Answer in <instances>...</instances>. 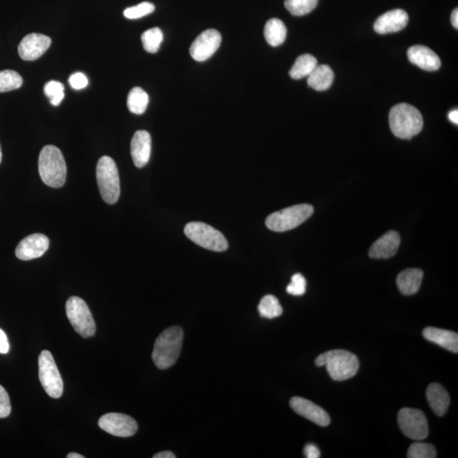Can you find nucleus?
<instances>
[{"instance_id":"f257e3e1","label":"nucleus","mask_w":458,"mask_h":458,"mask_svg":"<svg viewBox=\"0 0 458 458\" xmlns=\"http://www.w3.org/2000/svg\"><path fill=\"white\" fill-rule=\"evenodd\" d=\"M183 331L179 326L167 328L156 339L152 359L159 369H167L177 362L180 356Z\"/></svg>"},{"instance_id":"f03ea898","label":"nucleus","mask_w":458,"mask_h":458,"mask_svg":"<svg viewBox=\"0 0 458 458\" xmlns=\"http://www.w3.org/2000/svg\"><path fill=\"white\" fill-rule=\"evenodd\" d=\"M315 364L318 366H325L332 380L344 381L351 379L358 372V358L356 355L344 350L327 351L319 355Z\"/></svg>"},{"instance_id":"7ed1b4c3","label":"nucleus","mask_w":458,"mask_h":458,"mask_svg":"<svg viewBox=\"0 0 458 458\" xmlns=\"http://www.w3.org/2000/svg\"><path fill=\"white\" fill-rule=\"evenodd\" d=\"M38 171L46 185L51 188H60L67 179V164L60 149L53 145H46L38 158Z\"/></svg>"},{"instance_id":"20e7f679","label":"nucleus","mask_w":458,"mask_h":458,"mask_svg":"<svg viewBox=\"0 0 458 458\" xmlns=\"http://www.w3.org/2000/svg\"><path fill=\"white\" fill-rule=\"evenodd\" d=\"M389 121L393 135L402 139H411L418 135L423 127L421 112L414 106L405 103L393 107Z\"/></svg>"},{"instance_id":"39448f33","label":"nucleus","mask_w":458,"mask_h":458,"mask_svg":"<svg viewBox=\"0 0 458 458\" xmlns=\"http://www.w3.org/2000/svg\"><path fill=\"white\" fill-rule=\"evenodd\" d=\"M96 178L103 200L109 205L116 204L121 194L120 178L117 164L110 156L99 160Z\"/></svg>"},{"instance_id":"423d86ee","label":"nucleus","mask_w":458,"mask_h":458,"mask_svg":"<svg viewBox=\"0 0 458 458\" xmlns=\"http://www.w3.org/2000/svg\"><path fill=\"white\" fill-rule=\"evenodd\" d=\"M313 212V206L309 204L290 206L271 214L266 219V225L270 230L275 232L291 230L307 221Z\"/></svg>"},{"instance_id":"0eeeda50","label":"nucleus","mask_w":458,"mask_h":458,"mask_svg":"<svg viewBox=\"0 0 458 458\" xmlns=\"http://www.w3.org/2000/svg\"><path fill=\"white\" fill-rule=\"evenodd\" d=\"M185 234L191 241L206 250L221 252L226 251L228 247L227 239L220 231L201 221L187 224Z\"/></svg>"},{"instance_id":"6e6552de","label":"nucleus","mask_w":458,"mask_h":458,"mask_svg":"<svg viewBox=\"0 0 458 458\" xmlns=\"http://www.w3.org/2000/svg\"><path fill=\"white\" fill-rule=\"evenodd\" d=\"M67 316L76 333L83 338L93 337L96 332V325L89 307L81 298L71 296L66 305Z\"/></svg>"},{"instance_id":"1a4fd4ad","label":"nucleus","mask_w":458,"mask_h":458,"mask_svg":"<svg viewBox=\"0 0 458 458\" xmlns=\"http://www.w3.org/2000/svg\"><path fill=\"white\" fill-rule=\"evenodd\" d=\"M38 373L42 387L46 393L52 398H60L63 394V380L49 350L42 351L38 358Z\"/></svg>"},{"instance_id":"9d476101","label":"nucleus","mask_w":458,"mask_h":458,"mask_svg":"<svg viewBox=\"0 0 458 458\" xmlns=\"http://www.w3.org/2000/svg\"><path fill=\"white\" fill-rule=\"evenodd\" d=\"M398 425L407 437L414 441L425 440L429 435V425L425 412L414 408L405 407L399 411Z\"/></svg>"},{"instance_id":"9b49d317","label":"nucleus","mask_w":458,"mask_h":458,"mask_svg":"<svg viewBox=\"0 0 458 458\" xmlns=\"http://www.w3.org/2000/svg\"><path fill=\"white\" fill-rule=\"evenodd\" d=\"M99 426L105 432L118 437H130L137 431V423L128 415L110 412L102 416Z\"/></svg>"},{"instance_id":"f8f14e48","label":"nucleus","mask_w":458,"mask_h":458,"mask_svg":"<svg viewBox=\"0 0 458 458\" xmlns=\"http://www.w3.org/2000/svg\"><path fill=\"white\" fill-rule=\"evenodd\" d=\"M221 43V36L219 31L205 30L191 44L190 56L198 62L208 60L219 49Z\"/></svg>"},{"instance_id":"ddd939ff","label":"nucleus","mask_w":458,"mask_h":458,"mask_svg":"<svg viewBox=\"0 0 458 458\" xmlns=\"http://www.w3.org/2000/svg\"><path fill=\"white\" fill-rule=\"evenodd\" d=\"M51 37L40 33H31L23 37L18 46V53L21 58L26 61H33L40 58L51 47Z\"/></svg>"},{"instance_id":"4468645a","label":"nucleus","mask_w":458,"mask_h":458,"mask_svg":"<svg viewBox=\"0 0 458 458\" xmlns=\"http://www.w3.org/2000/svg\"><path fill=\"white\" fill-rule=\"evenodd\" d=\"M290 407L297 414L310 420L321 427L330 425V417L325 410L315 403L303 397L295 396L290 400Z\"/></svg>"},{"instance_id":"2eb2a0df","label":"nucleus","mask_w":458,"mask_h":458,"mask_svg":"<svg viewBox=\"0 0 458 458\" xmlns=\"http://www.w3.org/2000/svg\"><path fill=\"white\" fill-rule=\"evenodd\" d=\"M49 247V239L47 236L41 234H34L26 237L19 243L15 249V255L22 261L40 258Z\"/></svg>"},{"instance_id":"dca6fc26","label":"nucleus","mask_w":458,"mask_h":458,"mask_svg":"<svg viewBox=\"0 0 458 458\" xmlns=\"http://www.w3.org/2000/svg\"><path fill=\"white\" fill-rule=\"evenodd\" d=\"M408 21L409 18L406 11L392 10L380 15L374 23L373 28L380 34L397 33L406 28Z\"/></svg>"},{"instance_id":"f3484780","label":"nucleus","mask_w":458,"mask_h":458,"mask_svg":"<svg viewBox=\"0 0 458 458\" xmlns=\"http://www.w3.org/2000/svg\"><path fill=\"white\" fill-rule=\"evenodd\" d=\"M400 244V237L396 231H389L372 244L369 257L374 259H388L396 254Z\"/></svg>"},{"instance_id":"a211bd4d","label":"nucleus","mask_w":458,"mask_h":458,"mask_svg":"<svg viewBox=\"0 0 458 458\" xmlns=\"http://www.w3.org/2000/svg\"><path fill=\"white\" fill-rule=\"evenodd\" d=\"M151 154V137L144 130L137 131L131 141V155L137 167L142 168L150 160Z\"/></svg>"},{"instance_id":"6ab92c4d","label":"nucleus","mask_w":458,"mask_h":458,"mask_svg":"<svg viewBox=\"0 0 458 458\" xmlns=\"http://www.w3.org/2000/svg\"><path fill=\"white\" fill-rule=\"evenodd\" d=\"M407 57L412 64L425 71H437L441 66V60L436 53L426 46H412L407 51Z\"/></svg>"},{"instance_id":"aec40b11","label":"nucleus","mask_w":458,"mask_h":458,"mask_svg":"<svg viewBox=\"0 0 458 458\" xmlns=\"http://www.w3.org/2000/svg\"><path fill=\"white\" fill-rule=\"evenodd\" d=\"M423 336L427 341L436 344L442 348L453 353H458V334L455 332L427 327L423 331Z\"/></svg>"},{"instance_id":"412c9836","label":"nucleus","mask_w":458,"mask_h":458,"mask_svg":"<svg viewBox=\"0 0 458 458\" xmlns=\"http://www.w3.org/2000/svg\"><path fill=\"white\" fill-rule=\"evenodd\" d=\"M426 397L431 409L439 417H442L448 411L450 402V396L441 384L437 383L430 384L427 388Z\"/></svg>"},{"instance_id":"4be33fe9","label":"nucleus","mask_w":458,"mask_h":458,"mask_svg":"<svg viewBox=\"0 0 458 458\" xmlns=\"http://www.w3.org/2000/svg\"><path fill=\"white\" fill-rule=\"evenodd\" d=\"M423 273L418 269L403 270L396 278V285L404 296H412L417 293L421 286Z\"/></svg>"},{"instance_id":"5701e85b","label":"nucleus","mask_w":458,"mask_h":458,"mask_svg":"<svg viewBox=\"0 0 458 458\" xmlns=\"http://www.w3.org/2000/svg\"><path fill=\"white\" fill-rule=\"evenodd\" d=\"M334 74L333 70L328 65H318L310 75L308 76V85L316 91H325L333 84Z\"/></svg>"},{"instance_id":"b1692460","label":"nucleus","mask_w":458,"mask_h":458,"mask_svg":"<svg viewBox=\"0 0 458 458\" xmlns=\"http://www.w3.org/2000/svg\"><path fill=\"white\" fill-rule=\"evenodd\" d=\"M264 36L269 44L273 47L281 45L287 36V28L280 19L273 18L266 22Z\"/></svg>"},{"instance_id":"393cba45","label":"nucleus","mask_w":458,"mask_h":458,"mask_svg":"<svg viewBox=\"0 0 458 458\" xmlns=\"http://www.w3.org/2000/svg\"><path fill=\"white\" fill-rule=\"evenodd\" d=\"M318 60L314 56L305 53V55L298 57L292 68L290 69L289 76L296 80L308 78V76L318 67Z\"/></svg>"},{"instance_id":"a878e982","label":"nucleus","mask_w":458,"mask_h":458,"mask_svg":"<svg viewBox=\"0 0 458 458\" xmlns=\"http://www.w3.org/2000/svg\"><path fill=\"white\" fill-rule=\"evenodd\" d=\"M149 104V95L139 87H133L129 92L127 105L128 110L133 114H141L146 110Z\"/></svg>"},{"instance_id":"bb28decb","label":"nucleus","mask_w":458,"mask_h":458,"mask_svg":"<svg viewBox=\"0 0 458 458\" xmlns=\"http://www.w3.org/2000/svg\"><path fill=\"white\" fill-rule=\"evenodd\" d=\"M258 311L262 318L273 319L282 315V308L276 297L267 295L260 303Z\"/></svg>"},{"instance_id":"cd10ccee","label":"nucleus","mask_w":458,"mask_h":458,"mask_svg":"<svg viewBox=\"0 0 458 458\" xmlns=\"http://www.w3.org/2000/svg\"><path fill=\"white\" fill-rule=\"evenodd\" d=\"M144 49L149 53H156L159 51L163 41L162 31L158 28H153L145 31L141 36Z\"/></svg>"},{"instance_id":"c85d7f7f","label":"nucleus","mask_w":458,"mask_h":458,"mask_svg":"<svg viewBox=\"0 0 458 458\" xmlns=\"http://www.w3.org/2000/svg\"><path fill=\"white\" fill-rule=\"evenodd\" d=\"M319 0H285V6L296 17L307 15L318 6Z\"/></svg>"},{"instance_id":"c756f323","label":"nucleus","mask_w":458,"mask_h":458,"mask_svg":"<svg viewBox=\"0 0 458 458\" xmlns=\"http://www.w3.org/2000/svg\"><path fill=\"white\" fill-rule=\"evenodd\" d=\"M23 83L22 76L12 70L0 71V93L20 89Z\"/></svg>"},{"instance_id":"7c9ffc66","label":"nucleus","mask_w":458,"mask_h":458,"mask_svg":"<svg viewBox=\"0 0 458 458\" xmlns=\"http://www.w3.org/2000/svg\"><path fill=\"white\" fill-rule=\"evenodd\" d=\"M44 94L49 99L53 105H59L65 97V87L58 81H49L44 87Z\"/></svg>"},{"instance_id":"2f4dec72","label":"nucleus","mask_w":458,"mask_h":458,"mask_svg":"<svg viewBox=\"0 0 458 458\" xmlns=\"http://www.w3.org/2000/svg\"><path fill=\"white\" fill-rule=\"evenodd\" d=\"M408 458H435L436 452L434 446L427 443L415 442L407 452Z\"/></svg>"},{"instance_id":"473e14b6","label":"nucleus","mask_w":458,"mask_h":458,"mask_svg":"<svg viewBox=\"0 0 458 458\" xmlns=\"http://www.w3.org/2000/svg\"><path fill=\"white\" fill-rule=\"evenodd\" d=\"M155 11V6L150 2H143L139 3L136 6L127 8L124 10V17L133 20V19H139L145 17V15H150Z\"/></svg>"},{"instance_id":"72a5a7b5","label":"nucleus","mask_w":458,"mask_h":458,"mask_svg":"<svg viewBox=\"0 0 458 458\" xmlns=\"http://www.w3.org/2000/svg\"><path fill=\"white\" fill-rule=\"evenodd\" d=\"M307 289V281L303 274L296 273L293 275L291 282L287 286L286 290L289 295L295 296H303Z\"/></svg>"},{"instance_id":"f704fd0d","label":"nucleus","mask_w":458,"mask_h":458,"mask_svg":"<svg viewBox=\"0 0 458 458\" xmlns=\"http://www.w3.org/2000/svg\"><path fill=\"white\" fill-rule=\"evenodd\" d=\"M11 405L10 396L6 389L0 385V418H7L10 414Z\"/></svg>"},{"instance_id":"c9c22d12","label":"nucleus","mask_w":458,"mask_h":458,"mask_svg":"<svg viewBox=\"0 0 458 458\" xmlns=\"http://www.w3.org/2000/svg\"><path fill=\"white\" fill-rule=\"evenodd\" d=\"M69 83H70L72 89L80 90L87 86L89 80H87V76L82 74V72H76V74H72L70 78H69Z\"/></svg>"},{"instance_id":"e433bc0d","label":"nucleus","mask_w":458,"mask_h":458,"mask_svg":"<svg viewBox=\"0 0 458 458\" xmlns=\"http://www.w3.org/2000/svg\"><path fill=\"white\" fill-rule=\"evenodd\" d=\"M304 454L307 458H319L321 457L320 450L313 444H308L305 446Z\"/></svg>"},{"instance_id":"4c0bfd02","label":"nucleus","mask_w":458,"mask_h":458,"mask_svg":"<svg viewBox=\"0 0 458 458\" xmlns=\"http://www.w3.org/2000/svg\"><path fill=\"white\" fill-rule=\"evenodd\" d=\"M10 344L8 341L7 336L2 330H0V354H6L9 353Z\"/></svg>"},{"instance_id":"58836bf2","label":"nucleus","mask_w":458,"mask_h":458,"mask_svg":"<svg viewBox=\"0 0 458 458\" xmlns=\"http://www.w3.org/2000/svg\"><path fill=\"white\" fill-rule=\"evenodd\" d=\"M154 458H176V455L173 452H169V450H165V452H159L155 454Z\"/></svg>"},{"instance_id":"ea45409f","label":"nucleus","mask_w":458,"mask_h":458,"mask_svg":"<svg viewBox=\"0 0 458 458\" xmlns=\"http://www.w3.org/2000/svg\"><path fill=\"white\" fill-rule=\"evenodd\" d=\"M448 118L452 124L457 125L458 124V110H453L448 114Z\"/></svg>"},{"instance_id":"a19ab883","label":"nucleus","mask_w":458,"mask_h":458,"mask_svg":"<svg viewBox=\"0 0 458 458\" xmlns=\"http://www.w3.org/2000/svg\"><path fill=\"white\" fill-rule=\"evenodd\" d=\"M454 28H458V10L455 9L452 11V17H450Z\"/></svg>"},{"instance_id":"79ce46f5","label":"nucleus","mask_w":458,"mask_h":458,"mask_svg":"<svg viewBox=\"0 0 458 458\" xmlns=\"http://www.w3.org/2000/svg\"><path fill=\"white\" fill-rule=\"evenodd\" d=\"M67 458H84L83 456L80 455L78 453H75V452H71L70 454H68Z\"/></svg>"},{"instance_id":"37998d69","label":"nucleus","mask_w":458,"mask_h":458,"mask_svg":"<svg viewBox=\"0 0 458 458\" xmlns=\"http://www.w3.org/2000/svg\"><path fill=\"white\" fill-rule=\"evenodd\" d=\"M2 160V151H1V146H0V162H1Z\"/></svg>"}]
</instances>
